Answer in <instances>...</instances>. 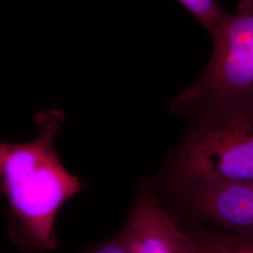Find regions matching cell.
Returning <instances> with one entry per match:
<instances>
[{"mask_svg":"<svg viewBox=\"0 0 253 253\" xmlns=\"http://www.w3.org/2000/svg\"><path fill=\"white\" fill-rule=\"evenodd\" d=\"M38 137L27 143H1L0 187L7 202L10 241L23 253L56 249L55 217L64 204L81 192L79 177L69 172L54 148L65 121L60 109L35 115Z\"/></svg>","mask_w":253,"mask_h":253,"instance_id":"1","label":"cell"},{"mask_svg":"<svg viewBox=\"0 0 253 253\" xmlns=\"http://www.w3.org/2000/svg\"><path fill=\"white\" fill-rule=\"evenodd\" d=\"M190 124L163 173V189L253 180V97L214 96L170 108Z\"/></svg>","mask_w":253,"mask_h":253,"instance_id":"2","label":"cell"},{"mask_svg":"<svg viewBox=\"0 0 253 253\" xmlns=\"http://www.w3.org/2000/svg\"><path fill=\"white\" fill-rule=\"evenodd\" d=\"M209 35L213 50L204 73L170 108L214 96L253 97V0H240Z\"/></svg>","mask_w":253,"mask_h":253,"instance_id":"3","label":"cell"},{"mask_svg":"<svg viewBox=\"0 0 253 253\" xmlns=\"http://www.w3.org/2000/svg\"><path fill=\"white\" fill-rule=\"evenodd\" d=\"M164 190L168 199L193 218L253 236V180L204 181Z\"/></svg>","mask_w":253,"mask_h":253,"instance_id":"4","label":"cell"},{"mask_svg":"<svg viewBox=\"0 0 253 253\" xmlns=\"http://www.w3.org/2000/svg\"><path fill=\"white\" fill-rule=\"evenodd\" d=\"M120 233L126 253H189L188 230L176 222L162 197L145 179L138 185Z\"/></svg>","mask_w":253,"mask_h":253,"instance_id":"5","label":"cell"},{"mask_svg":"<svg viewBox=\"0 0 253 253\" xmlns=\"http://www.w3.org/2000/svg\"><path fill=\"white\" fill-rule=\"evenodd\" d=\"M189 253H253V236L225 231L190 232Z\"/></svg>","mask_w":253,"mask_h":253,"instance_id":"6","label":"cell"},{"mask_svg":"<svg viewBox=\"0 0 253 253\" xmlns=\"http://www.w3.org/2000/svg\"><path fill=\"white\" fill-rule=\"evenodd\" d=\"M191 12L210 34L228 11L223 9L217 0H177Z\"/></svg>","mask_w":253,"mask_h":253,"instance_id":"7","label":"cell"},{"mask_svg":"<svg viewBox=\"0 0 253 253\" xmlns=\"http://www.w3.org/2000/svg\"><path fill=\"white\" fill-rule=\"evenodd\" d=\"M84 253H126L124 240L121 233L106 242L97 245Z\"/></svg>","mask_w":253,"mask_h":253,"instance_id":"8","label":"cell"}]
</instances>
